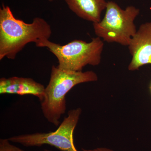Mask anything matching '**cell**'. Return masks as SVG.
<instances>
[{
    "label": "cell",
    "instance_id": "cell-2",
    "mask_svg": "<svg viewBox=\"0 0 151 151\" xmlns=\"http://www.w3.org/2000/svg\"><path fill=\"white\" fill-rule=\"evenodd\" d=\"M97 80V74L92 70L73 71L52 65L49 82L45 87L43 100L41 102L45 118L54 126H59L61 116L66 111L68 92L78 84Z\"/></svg>",
    "mask_w": 151,
    "mask_h": 151
},
{
    "label": "cell",
    "instance_id": "cell-7",
    "mask_svg": "<svg viewBox=\"0 0 151 151\" xmlns=\"http://www.w3.org/2000/svg\"><path fill=\"white\" fill-rule=\"evenodd\" d=\"M45 88L43 84L31 78L13 76L0 79L1 94L32 95L37 97L41 102L44 97Z\"/></svg>",
    "mask_w": 151,
    "mask_h": 151
},
{
    "label": "cell",
    "instance_id": "cell-9",
    "mask_svg": "<svg viewBox=\"0 0 151 151\" xmlns=\"http://www.w3.org/2000/svg\"><path fill=\"white\" fill-rule=\"evenodd\" d=\"M0 151H24L16 146L12 145L8 139H0Z\"/></svg>",
    "mask_w": 151,
    "mask_h": 151
},
{
    "label": "cell",
    "instance_id": "cell-6",
    "mask_svg": "<svg viewBox=\"0 0 151 151\" xmlns=\"http://www.w3.org/2000/svg\"><path fill=\"white\" fill-rule=\"evenodd\" d=\"M128 47L132 56L129 70H139L143 65L151 64V22L141 25Z\"/></svg>",
    "mask_w": 151,
    "mask_h": 151
},
{
    "label": "cell",
    "instance_id": "cell-8",
    "mask_svg": "<svg viewBox=\"0 0 151 151\" xmlns=\"http://www.w3.org/2000/svg\"><path fill=\"white\" fill-rule=\"evenodd\" d=\"M68 8L76 15L92 23L101 20L102 12L106 9V0H64Z\"/></svg>",
    "mask_w": 151,
    "mask_h": 151
},
{
    "label": "cell",
    "instance_id": "cell-4",
    "mask_svg": "<svg viewBox=\"0 0 151 151\" xmlns=\"http://www.w3.org/2000/svg\"><path fill=\"white\" fill-rule=\"evenodd\" d=\"M105 10L103 18L93 23L95 35L108 43L128 46L137 31L134 21L139 9L133 6L122 9L117 3L110 1Z\"/></svg>",
    "mask_w": 151,
    "mask_h": 151
},
{
    "label": "cell",
    "instance_id": "cell-3",
    "mask_svg": "<svg viewBox=\"0 0 151 151\" xmlns=\"http://www.w3.org/2000/svg\"><path fill=\"white\" fill-rule=\"evenodd\" d=\"M104 45L103 41L97 37L88 42L75 40L60 45L44 40L36 45L37 47H46L54 55L58 60V67L76 71H82L87 65L100 64Z\"/></svg>",
    "mask_w": 151,
    "mask_h": 151
},
{
    "label": "cell",
    "instance_id": "cell-5",
    "mask_svg": "<svg viewBox=\"0 0 151 151\" xmlns=\"http://www.w3.org/2000/svg\"><path fill=\"white\" fill-rule=\"evenodd\" d=\"M81 113L78 108L68 111L56 131L47 133H36L14 136L9 140L25 147L53 146L61 151H78L73 143V134Z\"/></svg>",
    "mask_w": 151,
    "mask_h": 151
},
{
    "label": "cell",
    "instance_id": "cell-11",
    "mask_svg": "<svg viewBox=\"0 0 151 151\" xmlns=\"http://www.w3.org/2000/svg\"><path fill=\"white\" fill-rule=\"evenodd\" d=\"M55 1H57V0H48L49 1V2H53Z\"/></svg>",
    "mask_w": 151,
    "mask_h": 151
},
{
    "label": "cell",
    "instance_id": "cell-10",
    "mask_svg": "<svg viewBox=\"0 0 151 151\" xmlns=\"http://www.w3.org/2000/svg\"><path fill=\"white\" fill-rule=\"evenodd\" d=\"M83 151H113L112 150L108 148H98L94 149V150H86L84 149H82Z\"/></svg>",
    "mask_w": 151,
    "mask_h": 151
},
{
    "label": "cell",
    "instance_id": "cell-1",
    "mask_svg": "<svg viewBox=\"0 0 151 151\" xmlns=\"http://www.w3.org/2000/svg\"><path fill=\"white\" fill-rule=\"evenodd\" d=\"M52 33L44 19L37 17L27 23L16 18L10 8L3 4L0 8V60L14 59L28 44L49 40Z\"/></svg>",
    "mask_w": 151,
    "mask_h": 151
},
{
    "label": "cell",
    "instance_id": "cell-12",
    "mask_svg": "<svg viewBox=\"0 0 151 151\" xmlns=\"http://www.w3.org/2000/svg\"><path fill=\"white\" fill-rule=\"evenodd\" d=\"M150 89H151V86H150Z\"/></svg>",
    "mask_w": 151,
    "mask_h": 151
},
{
    "label": "cell",
    "instance_id": "cell-13",
    "mask_svg": "<svg viewBox=\"0 0 151 151\" xmlns=\"http://www.w3.org/2000/svg\"></svg>",
    "mask_w": 151,
    "mask_h": 151
}]
</instances>
